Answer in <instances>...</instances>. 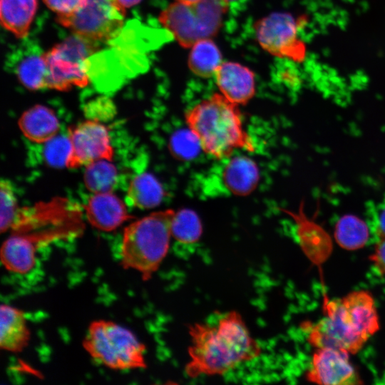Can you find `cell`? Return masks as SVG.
Instances as JSON below:
<instances>
[{
	"mask_svg": "<svg viewBox=\"0 0 385 385\" xmlns=\"http://www.w3.org/2000/svg\"><path fill=\"white\" fill-rule=\"evenodd\" d=\"M163 197L164 190L160 182L152 174L143 173L131 180L125 202L132 207L150 209L157 207Z\"/></svg>",
	"mask_w": 385,
	"mask_h": 385,
	"instance_id": "obj_22",
	"label": "cell"
},
{
	"mask_svg": "<svg viewBox=\"0 0 385 385\" xmlns=\"http://www.w3.org/2000/svg\"><path fill=\"white\" fill-rule=\"evenodd\" d=\"M38 0H1L2 26L18 38H24L34 19Z\"/></svg>",
	"mask_w": 385,
	"mask_h": 385,
	"instance_id": "obj_21",
	"label": "cell"
},
{
	"mask_svg": "<svg viewBox=\"0 0 385 385\" xmlns=\"http://www.w3.org/2000/svg\"><path fill=\"white\" fill-rule=\"evenodd\" d=\"M349 353L337 349H317L306 373L308 381L324 385H359L364 382L352 365Z\"/></svg>",
	"mask_w": 385,
	"mask_h": 385,
	"instance_id": "obj_11",
	"label": "cell"
},
{
	"mask_svg": "<svg viewBox=\"0 0 385 385\" xmlns=\"http://www.w3.org/2000/svg\"><path fill=\"white\" fill-rule=\"evenodd\" d=\"M83 346L94 360L112 369L147 366L145 345L130 330L111 321L91 322Z\"/></svg>",
	"mask_w": 385,
	"mask_h": 385,
	"instance_id": "obj_4",
	"label": "cell"
},
{
	"mask_svg": "<svg viewBox=\"0 0 385 385\" xmlns=\"http://www.w3.org/2000/svg\"><path fill=\"white\" fill-rule=\"evenodd\" d=\"M238 106L222 93H214L185 113L188 127L202 150L217 160L227 158L239 149L255 150Z\"/></svg>",
	"mask_w": 385,
	"mask_h": 385,
	"instance_id": "obj_2",
	"label": "cell"
},
{
	"mask_svg": "<svg viewBox=\"0 0 385 385\" xmlns=\"http://www.w3.org/2000/svg\"><path fill=\"white\" fill-rule=\"evenodd\" d=\"M202 233V223L197 213L190 209L175 211L171 223V235L183 245L197 242Z\"/></svg>",
	"mask_w": 385,
	"mask_h": 385,
	"instance_id": "obj_26",
	"label": "cell"
},
{
	"mask_svg": "<svg viewBox=\"0 0 385 385\" xmlns=\"http://www.w3.org/2000/svg\"><path fill=\"white\" fill-rule=\"evenodd\" d=\"M378 272L385 275V238L377 240L373 253L369 256Z\"/></svg>",
	"mask_w": 385,
	"mask_h": 385,
	"instance_id": "obj_32",
	"label": "cell"
},
{
	"mask_svg": "<svg viewBox=\"0 0 385 385\" xmlns=\"http://www.w3.org/2000/svg\"><path fill=\"white\" fill-rule=\"evenodd\" d=\"M190 359L185 372L190 378L223 375L260 356L262 348L241 314L230 311L217 322L188 326Z\"/></svg>",
	"mask_w": 385,
	"mask_h": 385,
	"instance_id": "obj_1",
	"label": "cell"
},
{
	"mask_svg": "<svg viewBox=\"0 0 385 385\" xmlns=\"http://www.w3.org/2000/svg\"><path fill=\"white\" fill-rule=\"evenodd\" d=\"M199 1L200 0H176V1L188 4H195Z\"/></svg>",
	"mask_w": 385,
	"mask_h": 385,
	"instance_id": "obj_35",
	"label": "cell"
},
{
	"mask_svg": "<svg viewBox=\"0 0 385 385\" xmlns=\"http://www.w3.org/2000/svg\"><path fill=\"white\" fill-rule=\"evenodd\" d=\"M175 211L154 212L133 221L123 232L121 265L138 271L144 281L149 280L166 257Z\"/></svg>",
	"mask_w": 385,
	"mask_h": 385,
	"instance_id": "obj_3",
	"label": "cell"
},
{
	"mask_svg": "<svg viewBox=\"0 0 385 385\" xmlns=\"http://www.w3.org/2000/svg\"><path fill=\"white\" fill-rule=\"evenodd\" d=\"M45 53L37 45L22 46L12 60L13 71L28 89L46 88L47 65Z\"/></svg>",
	"mask_w": 385,
	"mask_h": 385,
	"instance_id": "obj_17",
	"label": "cell"
},
{
	"mask_svg": "<svg viewBox=\"0 0 385 385\" xmlns=\"http://www.w3.org/2000/svg\"><path fill=\"white\" fill-rule=\"evenodd\" d=\"M44 144L43 157L46 163L53 168H66L71 153L68 135L58 134Z\"/></svg>",
	"mask_w": 385,
	"mask_h": 385,
	"instance_id": "obj_28",
	"label": "cell"
},
{
	"mask_svg": "<svg viewBox=\"0 0 385 385\" xmlns=\"http://www.w3.org/2000/svg\"><path fill=\"white\" fill-rule=\"evenodd\" d=\"M172 153L180 159H190L201 149L199 141L189 130H180L173 135L170 143Z\"/></svg>",
	"mask_w": 385,
	"mask_h": 385,
	"instance_id": "obj_29",
	"label": "cell"
},
{
	"mask_svg": "<svg viewBox=\"0 0 385 385\" xmlns=\"http://www.w3.org/2000/svg\"><path fill=\"white\" fill-rule=\"evenodd\" d=\"M222 63V53L211 38L200 40L191 47L188 63L196 76L210 78Z\"/></svg>",
	"mask_w": 385,
	"mask_h": 385,
	"instance_id": "obj_23",
	"label": "cell"
},
{
	"mask_svg": "<svg viewBox=\"0 0 385 385\" xmlns=\"http://www.w3.org/2000/svg\"><path fill=\"white\" fill-rule=\"evenodd\" d=\"M228 9L224 0H200L188 4L175 1L159 15V22L184 48L211 38L219 31Z\"/></svg>",
	"mask_w": 385,
	"mask_h": 385,
	"instance_id": "obj_5",
	"label": "cell"
},
{
	"mask_svg": "<svg viewBox=\"0 0 385 385\" xmlns=\"http://www.w3.org/2000/svg\"><path fill=\"white\" fill-rule=\"evenodd\" d=\"M339 314L346 325L366 342L380 329L379 317L372 294L354 290L337 299Z\"/></svg>",
	"mask_w": 385,
	"mask_h": 385,
	"instance_id": "obj_12",
	"label": "cell"
},
{
	"mask_svg": "<svg viewBox=\"0 0 385 385\" xmlns=\"http://www.w3.org/2000/svg\"><path fill=\"white\" fill-rule=\"evenodd\" d=\"M30 332L24 314L20 309L8 304L0 308V347L18 353L29 344Z\"/></svg>",
	"mask_w": 385,
	"mask_h": 385,
	"instance_id": "obj_19",
	"label": "cell"
},
{
	"mask_svg": "<svg viewBox=\"0 0 385 385\" xmlns=\"http://www.w3.org/2000/svg\"><path fill=\"white\" fill-rule=\"evenodd\" d=\"M305 20L287 13H274L258 20L255 26L257 41L269 53L281 58L302 61L306 46L298 32Z\"/></svg>",
	"mask_w": 385,
	"mask_h": 385,
	"instance_id": "obj_8",
	"label": "cell"
},
{
	"mask_svg": "<svg viewBox=\"0 0 385 385\" xmlns=\"http://www.w3.org/2000/svg\"><path fill=\"white\" fill-rule=\"evenodd\" d=\"M125 9L118 0H86L74 13L57 16V21L73 34L94 43L107 42L121 31Z\"/></svg>",
	"mask_w": 385,
	"mask_h": 385,
	"instance_id": "obj_7",
	"label": "cell"
},
{
	"mask_svg": "<svg viewBox=\"0 0 385 385\" xmlns=\"http://www.w3.org/2000/svg\"><path fill=\"white\" fill-rule=\"evenodd\" d=\"M34 237L16 233L8 237L1 248V260L11 272L24 274L30 271L36 260Z\"/></svg>",
	"mask_w": 385,
	"mask_h": 385,
	"instance_id": "obj_20",
	"label": "cell"
},
{
	"mask_svg": "<svg viewBox=\"0 0 385 385\" xmlns=\"http://www.w3.org/2000/svg\"><path fill=\"white\" fill-rule=\"evenodd\" d=\"M85 210L90 224L105 232L115 230L131 218L125 202L113 192L93 193Z\"/></svg>",
	"mask_w": 385,
	"mask_h": 385,
	"instance_id": "obj_16",
	"label": "cell"
},
{
	"mask_svg": "<svg viewBox=\"0 0 385 385\" xmlns=\"http://www.w3.org/2000/svg\"><path fill=\"white\" fill-rule=\"evenodd\" d=\"M337 243L343 249L356 250L362 248L369 238V227L361 219L352 215L342 216L334 229Z\"/></svg>",
	"mask_w": 385,
	"mask_h": 385,
	"instance_id": "obj_24",
	"label": "cell"
},
{
	"mask_svg": "<svg viewBox=\"0 0 385 385\" xmlns=\"http://www.w3.org/2000/svg\"><path fill=\"white\" fill-rule=\"evenodd\" d=\"M141 0H118L119 3L125 8L128 9L140 3Z\"/></svg>",
	"mask_w": 385,
	"mask_h": 385,
	"instance_id": "obj_34",
	"label": "cell"
},
{
	"mask_svg": "<svg viewBox=\"0 0 385 385\" xmlns=\"http://www.w3.org/2000/svg\"><path fill=\"white\" fill-rule=\"evenodd\" d=\"M57 16L71 14L79 9L86 0H43Z\"/></svg>",
	"mask_w": 385,
	"mask_h": 385,
	"instance_id": "obj_31",
	"label": "cell"
},
{
	"mask_svg": "<svg viewBox=\"0 0 385 385\" xmlns=\"http://www.w3.org/2000/svg\"><path fill=\"white\" fill-rule=\"evenodd\" d=\"M96 47V43L73 34L45 53L46 88L66 91L86 86L90 81L89 58Z\"/></svg>",
	"mask_w": 385,
	"mask_h": 385,
	"instance_id": "obj_6",
	"label": "cell"
},
{
	"mask_svg": "<svg viewBox=\"0 0 385 385\" xmlns=\"http://www.w3.org/2000/svg\"><path fill=\"white\" fill-rule=\"evenodd\" d=\"M68 135L71 153L66 168L86 167L101 159L112 160L113 148L108 130L102 123L88 119L70 128Z\"/></svg>",
	"mask_w": 385,
	"mask_h": 385,
	"instance_id": "obj_10",
	"label": "cell"
},
{
	"mask_svg": "<svg viewBox=\"0 0 385 385\" xmlns=\"http://www.w3.org/2000/svg\"><path fill=\"white\" fill-rule=\"evenodd\" d=\"M212 173L217 178L219 188L223 192L237 196H245L253 192L260 180L257 163L246 155H230L223 158Z\"/></svg>",
	"mask_w": 385,
	"mask_h": 385,
	"instance_id": "obj_13",
	"label": "cell"
},
{
	"mask_svg": "<svg viewBox=\"0 0 385 385\" xmlns=\"http://www.w3.org/2000/svg\"><path fill=\"white\" fill-rule=\"evenodd\" d=\"M84 113L88 119L103 123L113 118L116 109L110 98L99 96L92 99L85 106Z\"/></svg>",
	"mask_w": 385,
	"mask_h": 385,
	"instance_id": "obj_30",
	"label": "cell"
},
{
	"mask_svg": "<svg viewBox=\"0 0 385 385\" xmlns=\"http://www.w3.org/2000/svg\"><path fill=\"white\" fill-rule=\"evenodd\" d=\"M225 1H226L227 4L235 1V0H224Z\"/></svg>",
	"mask_w": 385,
	"mask_h": 385,
	"instance_id": "obj_36",
	"label": "cell"
},
{
	"mask_svg": "<svg viewBox=\"0 0 385 385\" xmlns=\"http://www.w3.org/2000/svg\"><path fill=\"white\" fill-rule=\"evenodd\" d=\"M324 317L317 322L304 323L308 342L316 349L330 347L350 354L359 352L366 342L355 334L342 318L336 299L325 300Z\"/></svg>",
	"mask_w": 385,
	"mask_h": 385,
	"instance_id": "obj_9",
	"label": "cell"
},
{
	"mask_svg": "<svg viewBox=\"0 0 385 385\" xmlns=\"http://www.w3.org/2000/svg\"><path fill=\"white\" fill-rule=\"evenodd\" d=\"M117 179V170L111 160H98L86 166L83 181L92 193L113 192Z\"/></svg>",
	"mask_w": 385,
	"mask_h": 385,
	"instance_id": "obj_25",
	"label": "cell"
},
{
	"mask_svg": "<svg viewBox=\"0 0 385 385\" xmlns=\"http://www.w3.org/2000/svg\"><path fill=\"white\" fill-rule=\"evenodd\" d=\"M0 227L1 232L13 227L18 216L17 200L11 183L1 179L0 183Z\"/></svg>",
	"mask_w": 385,
	"mask_h": 385,
	"instance_id": "obj_27",
	"label": "cell"
},
{
	"mask_svg": "<svg viewBox=\"0 0 385 385\" xmlns=\"http://www.w3.org/2000/svg\"><path fill=\"white\" fill-rule=\"evenodd\" d=\"M373 218L374 228L378 240L385 238V198Z\"/></svg>",
	"mask_w": 385,
	"mask_h": 385,
	"instance_id": "obj_33",
	"label": "cell"
},
{
	"mask_svg": "<svg viewBox=\"0 0 385 385\" xmlns=\"http://www.w3.org/2000/svg\"><path fill=\"white\" fill-rule=\"evenodd\" d=\"M23 134L36 143H45L58 135L59 122L49 108L36 105L26 111L18 122Z\"/></svg>",
	"mask_w": 385,
	"mask_h": 385,
	"instance_id": "obj_18",
	"label": "cell"
},
{
	"mask_svg": "<svg viewBox=\"0 0 385 385\" xmlns=\"http://www.w3.org/2000/svg\"><path fill=\"white\" fill-rule=\"evenodd\" d=\"M214 76L220 93L234 103L246 104L255 96V74L240 63H222Z\"/></svg>",
	"mask_w": 385,
	"mask_h": 385,
	"instance_id": "obj_14",
	"label": "cell"
},
{
	"mask_svg": "<svg viewBox=\"0 0 385 385\" xmlns=\"http://www.w3.org/2000/svg\"><path fill=\"white\" fill-rule=\"evenodd\" d=\"M282 210L293 219L298 242L304 253L314 263L324 262L332 249V240L327 232L306 216L303 204L297 212Z\"/></svg>",
	"mask_w": 385,
	"mask_h": 385,
	"instance_id": "obj_15",
	"label": "cell"
}]
</instances>
